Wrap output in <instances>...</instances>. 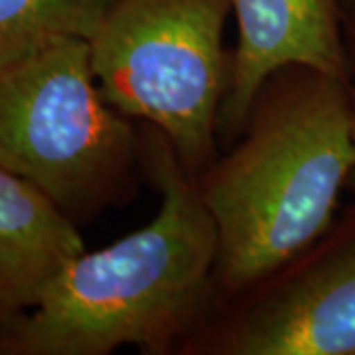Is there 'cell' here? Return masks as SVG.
Masks as SVG:
<instances>
[{"label": "cell", "instance_id": "2", "mask_svg": "<svg viewBox=\"0 0 355 355\" xmlns=\"http://www.w3.org/2000/svg\"><path fill=\"white\" fill-rule=\"evenodd\" d=\"M241 144L200 184L216 223V279L243 291L291 265L330 227L355 170L343 79L306 67L272 76Z\"/></svg>", "mask_w": 355, "mask_h": 355}, {"label": "cell", "instance_id": "9", "mask_svg": "<svg viewBox=\"0 0 355 355\" xmlns=\"http://www.w3.org/2000/svg\"><path fill=\"white\" fill-rule=\"evenodd\" d=\"M352 101H354V137H355V97H352Z\"/></svg>", "mask_w": 355, "mask_h": 355}, {"label": "cell", "instance_id": "4", "mask_svg": "<svg viewBox=\"0 0 355 355\" xmlns=\"http://www.w3.org/2000/svg\"><path fill=\"white\" fill-rule=\"evenodd\" d=\"M132 158V128L103 97L91 42L62 40L0 71V168L62 209L109 198Z\"/></svg>", "mask_w": 355, "mask_h": 355}, {"label": "cell", "instance_id": "8", "mask_svg": "<svg viewBox=\"0 0 355 355\" xmlns=\"http://www.w3.org/2000/svg\"><path fill=\"white\" fill-rule=\"evenodd\" d=\"M114 0H0V71L62 40H91Z\"/></svg>", "mask_w": 355, "mask_h": 355}, {"label": "cell", "instance_id": "5", "mask_svg": "<svg viewBox=\"0 0 355 355\" xmlns=\"http://www.w3.org/2000/svg\"><path fill=\"white\" fill-rule=\"evenodd\" d=\"M219 347L233 355H355V241L275 286Z\"/></svg>", "mask_w": 355, "mask_h": 355}, {"label": "cell", "instance_id": "1", "mask_svg": "<svg viewBox=\"0 0 355 355\" xmlns=\"http://www.w3.org/2000/svg\"><path fill=\"white\" fill-rule=\"evenodd\" d=\"M160 209L109 247L77 254L28 316L6 324L2 352L105 355L123 345L166 354L207 308L217 231L200 184L166 137L150 146Z\"/></svg>", "mask_w": 355, "mask_h": 355}, {"label": "cell", "instance_id": "3", "mask_svg": "<svg viewBox=\"0 0 355 355\" xmlns=\"http://www.w3.org/2000/svg\"><path fill=\"white\" fill-rule=\"evenodd\" d=\"M229 0H114L91 40L107 103L148 121L193 174L211 162L229 85Z\"/></svg>", "mask_w": 355, "mask_h": 355}, {"label": "cell", "instance_id": "6", "mask_svg": "<svg viewBox=\"0 0 355 355\" xmlns=\"http://www.w3.org/2000/svg\"><path fill=\"white\" fill-rule=\"evenodd\" d=\"M237 20L219 125L245 127L266 81L288 67L345 79L338 0H229Z\"/></svg>", "mask_w": 355, "mask_h": 355}, {"label": "cell", "instance_id": "7", "mask_svg": "<svg viewBox=\"0 0 355 355\" xmlns=\"http://www.w3.org/2000/svg\"><path fill=\"white\" fill-rule=\"evenodd\" d=\"M83 251L64 209L32 182L0 168V320L8 324L30 312Z\"/></svg>", "mask_w": 355, "mask_h": 355}]
</instances>
